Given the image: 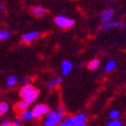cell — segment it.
<instances>
[{
  "label": "cell",
  "instance_id": "cell-2",
  "mask_svg": "<svg viewBox=\"0 0 126 126\" xmlns=\"http://www.w3.org/2000/svg\"><path fill=\"white\" fill-rule=\"evenodd\" d=\"M62 115L59 112H55V111H48L47 113V116L44 120V125L45 126H56L60 123L61 119H62Z\"/></svg>",
  "mask_w": 126,
  "mask_h": 126
},
{
  "label": "cell",
  "instance_id": "cell-17",
  "mask_svg": "<svg viewBox=\"0 0 126 126\" xmlns=\"http://www.w3.org/2000/svg\"><path fill=\"white\" fill-rule=\"evenodd\" d=\"M115 67H116V62L115 61H113V60L108 61L106 66H105V71L106 72H111Z\"/></svg>",
  "mask_w": 126,
  "mask_h": 126
},
{
  "label": "cell",
  "instance_id": "cell-5",
  "mask_svg": "<svg viewBox=\"0 0 126 126\" xmlns=\"http://www.w3.org/2000/svg\"><path fill=\"white\" fill-rule=\"evenodd\" d=\"M114 9L111 8V7H108V8H105L103 9L100 14H99V18L102 22H105V21H108V20H111L113 19V16H114Z\"/></svg>",
  "mask_w": 126,
  "mask_h": 126
},
{
  "label": "cell",
  "instance_id": "cell-14",
  "mask_svg": "<svg viewBox=\"0 0 126 126\" xmlns=\"http://www.w3.org/2000/svg\"><path fill=\"white\" fill-rule=\"evenodd\" d=\"M62 81H63L62 78H56V79H53V80H51V81H49L48 83H47V87L50 88V89H53V88L56 87L57 85L61 84Z\"/></svg>",
  "mask_w": 126,
  "mask_h": 126
},
{
  "label": "cell",
  "instance_id": "cell-12",
  "mask_svg": "<svg viewBox=\"0 0 126 126\" xmlns=\"http://www.w3.org/2000/svg\"><path fill=\"white\" fill-rule=\"evenodd\" d=\"M17 83V77L15 76V75H10L7 77V79H6V86L8 88H11L13 86H15Z\"/></svg>",
  "mask_w": 126,
  "mask_h": 126
},
{
  "label": "cell",
  "instance_id": "cell-26",
  "mask_svg": "<svg viewBox=\"0 0 126 126\" xmlns=\"http://www.w3.org/2000/svg\"><path fill=\"white\" fill-rule=\"evenodd\" d=\"M10 126H21V124L19 121H14V122L10 123Z\"/></svg>",
  "mask_w": 126,
  "mask_h": 126
},
{
  "label": "cell",
  "instance_id": "cell-24",
  "mask_svg": "<svg viewBox=\"0 0 126 126\" xmlns=\"http://www.w3.org/2000/svg\"><path fill=\"white\" fill-rule=\"evenodd\" d=\"M4 9H5V3H4L3 1H1V0H0V13H1Z\"/></svg>",
  "mask_w": 126,
  "mask_h": 126
},
{
  "label": "cell",
  "instance_id": "cell-16",
  "mask_svg": "<svg viewBox=\"0 0 126 126\" xmlns=\"http://www.w3.org/2000/svg\"><path fill=\"white\" fill-rule=\"evenodd\" d=\"M99 64H100V62L98 59H93L88 63V68L90 70H95L99 67Z\"/></svg>",
  "mask_w": 126,
  "mask_h": 126
},
{
  "label": "cell",
  "instance_id": "cell-21",
  "mask_svg": "<svg viewBox=\"0 0 126 126\" xmlns=\"http://www.w3.org/2000/svg\"><path fill=\"white\" fill-rule=\"evenodd\" d=\"M107 126H122V122L119 120H115L113 119L112 121H110L107 123Z\"/></svg>",
  "mask_w": 126,
  "mask_h": 126
},
{
  "label": "cell",
  "instance_id": "cell-20",
  "mask_svg": "<svg viewBox=\"0 0 126 126\" xmlns=\"http://www.w3.org/2000/svg\"><path fill=\"white\" fill-rule=\"evenodd\" d=\"M119 111H118V110H112V111L111 112H110L109 113V118L110 119H116V118H118L119 117Z\"/></svg>",
  "mask_w": 126,
  "mask_h": 126
},
{
  "label": "cell",
  "instance_id": "cell-6",
  "mask_svg": "<svg viewBox=\"0 0 126 126\" xmlns=\"http://www.w3.org/2000/svg\"><path fill=\"white\" fill-rule=\"evenodd\" d=\"M39 36H40V33L37 32V31H30V32L24 34L21 37V41L23 43H30V42H32L33 40L37 39Z\"/></svg>",
  "mask_w": 126,
  "mask_h": 126
},
{
  "label": "cell",
  "instance_id": "cell-1",
  "mask_svg": "<svg viewBox=\"0 0 126 126\" xmlns=\"http://www.w3.org/2000/svg\"><path fill=\"white\" fill-rule=\"evenodd\" d=\"M54 22L57 26H59L60 28H63V29H68V28H71L74 26L75 24V21L69 17H66L64 15L62 14H59V15H56L54 17Z\"/></svg>",
  "mask_w": 126,
  "mask_h": 126
},
{
  "label": "cell",
  "instance_id": "cell-7",
  "mask_svg": "<svg viewBox=\"0 0 126 126\" xmlns=\"http://www.w3.org/2000/svg\"><path fill=\"white\" fill-rule=\"evenodd\" d=\"M72 70V63L68 60H64L61 64V71L63 75H67Z\"/></svg>",
  "mask_w": 126,
  "mask_h": 126
},
{
  "label": "cell",
  "instance_id": "cell-18",
  "mask_svg": "<svg viewBox=\"0 0 126 126\" xmlns=\"http://www.w3.org/2000/svg\"><path fill=\"white\" fill-rule=\"evenodd\" d=\"M9 109V106L6 102H1L0 103V115H4L7 113Z\"/></svg>",
  "mask_w": 126,
  "mask_h": 126
},
{
  "label": "cell",
  "instance_id": "cell-28",
  "mask_svg": "<svg viewBox=\"0 0 126 126\" xmlns=\"http://www.w3.org/2000/svg\"><path fill=\"white\" fill-rule=\"evenodd\" d=\"M106 1H119V0H106Z\"/></svg>",
  "mask_w": 126,
  "mask_h": 126
},
{
  "label": "cell",
  "instance_id": "cell-23",
  "mask_svg": "<svg viewBox=\"0 0 126 126\" xmlns=\"http://www.w3.org/2000/svg\"><path fill=\"white\" fill-rule=\"evenodd\" d=\"M10 121H8V120H4V121H2L1 123H0V126H10Z\"/></svg>",
  "mask_w": 126,
  "mask_h": 126
},
{
  "label": "cell",
  "instance_id": "cell-25",
  "mask_svg": "<svg viewBox=\"0 0 126 126\" xmlns=\"http://www.w3.org/2000/svg\"><path fill=\"white\" fill-rule=\"evenodd\" d=\"M72 126H86V124H85V122H84V121H82V122L74 123V124H72Z\"/></svg>",
  "mask_w": 126,
  "mask_h": 126
},
{
  "label": "cell",
  "instance_id": "cell-3",
  "mask_svg": "<svg viewBox=\"0 0 126 126\" xmlns=\"http://www.w3.org/2000/svg\"><path fill=\"white\" fill-rule=\"evenodd\" d=\"M126 27V23L123 21H119V20H108L103 22L100 25V28L102 30H111V29H123Z\"/></svg>",
  "mask_w": 126,
  "mask_h": 126
},
{
  "label": "cell",
  "instance_id": "cell-11",
  "mask_svg": "<svg viewBox=\"0 0 126 126\" xmlns=\"http://www.w3.org/2000/svg\"><path fill=\"white\" fill-rule=\"evenodd\" d=\"M32 90H33V86L31 84H25L20 90V97L22 99H24Z\"/></svg>",
  "mask_w": 126,
  "mask_h": 126
},
{
  "label": "cell",
  "instance_id": "cell-10",
  "mask_svg": "<svg viewBox=\"0 0 126 126\" xmlns=\"http://www.w3.org/2000/svg\"><path fill=\"white\" fill-rule=\"evenodd\" d=\"M46 12H47V9L42 6H35L33 8H31V13L34 16H42Z\"/></svg>",
  "mask_w": 126,
  "mask_h": 126
},
{
  "label": "cell",
  "instance_id": "cell-19",
  "mask_svg": "<svg viewBox=\"0 0 126 126\" xmlns=\"http://www.w3.org/2000/svg\"><path fill=\"white\" fill-rule=\"evenodd\" d=\"M85 117H86V116H85L84 114H79V115H76V116L72 117L71 120H72V123L74 124V123H78V122H82V121H84Z\"/></svg>",
  "mask_w": 126,
  "mask_h": 126
},
{
  "label": "cell",
  "instance_id": "cell-13",
  "mask_svg": "<svg viewBox=\"0 0 126 126\" xmlns=\"http://www.w3.org/2000/svg\"><path fill=\"white\" fill-rule=\"evenodd\" d=\"M11 37V32L6 29H0V41L7 40Z\"/></svg>",
  "mask_w": 126,
  "mask_h": 126
},
{
  "label": "cell",
  "instance_id": "cell-9",
  "mask_svg": "<svg viewBox=\"0 0 126 126\" xmlns=\"http://www.w3.org/2000/svg\"><path fill=\"white\" fill-rule=\"evenodd\" d=\"M28 106H29V103L26 101V100H21V101H19V102H17L16 103V105H15V110H16L17 112H23V111H25V110H27V108H28Z\"/></svg>",
  "mask_w": 126,
  "mask_h": 126
},
{
  "label": "cell",
  "instance_id": "cell-27",
  "mask_svg": "<svg viewBox=\"0 0 126 126\" xmlns=\"http://www.w3.org/2000/svg\"><path fill=\"white\" fill-rule=\"evenodd\" d=\"M59 113H61V114H63V113H64V107H63L62 105H60L59 106V111H58Z\"/></svg>",
  "mask_w": 126,
  "mask_h": 126
},
{
  "label": "cell",
  "instance_id": "cell-15",
  "mask_svg": "<svg viewBox=\"0 0 126 126\" xmlns=\"http://www.w3.org/2000/svg\"><path fill=\"white\" fill-rule=\"evenodd\" d=\"M21 118L23 120H32L35 117H34L32 111H27V110H25V111L21 112Z\"/></svg>",
  "mask_w": 126,
  "mask_h": 126
},
{
  "label": "cell",
  "instance_id": "cell-4",
  "mask_svg": "<svg viewBox=\"0 0 126 126\" xmlns=\"http://www.w3.org/2000/svg\"><path fill=\"white\" fill-rule=\"evenodd\" d=\"M49 111V108L45 104H37L33 109H32V113L35 118H40L43 115L47 114Z\"/></svg>",
  "mask_w": 126,
  "mask_h": 126
},
{
  "label": "cell",
  "instance_id": "cell-8",
  "mask_svg": "<svg viewBox=\"0 0 126 126\" xmlns=\"http://www.w3.org/2000/svg\"><path fill=\"white\" fill-rule=\"evenodd\" d=\"M38 95H39V91L37 90V89H34L33 88V90L31 91L28 95L24 98V100H26L29 104L30 103H32V102H34L36 99H37V97H38Z\"/></svg>",
  "mask_w": 126,
  "mask_h": 126
},
{
  "label": "cell",
  "instance_id": "cell-22",
  "mask_svg": "<svg viewBox=\"0 0 126 126\" xmlns=\"http://www.w3.org/2000/svg\"><path fill=\"white\" fill-rule=\"evenodd\" d=\"M72 120H71V118L70 119H68V120H66L65 122H63V123H61V124H59L58 126H72Z\"/></svg>",
  "mask_w": 126,
  "mask_h": 126
}]
</instances>
